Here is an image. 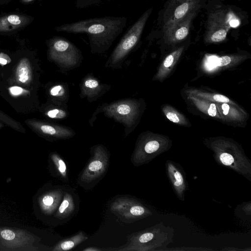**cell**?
Instances as JSON below:
<instances>
[{
	"mask_svg": "<svg viewBox=\"0 0 251 251\" xmlns=\"http://www.w3.org/2000/svg\"><path fill=\"white\" fill-rule=\"evenodd\" d=\"M54 168L58 176L64 182L69 180L66 164L62 158L57 153H53L51 155Z\"/></svg>",
	"mask_w": 251,
	"mask_h": 251,
	"instance_id": "ffe728a7",
	"label": "cell"
},
{
	"mask_svg": "<svg viewBox=\"0 0 251 251\" xmlns=\"http://www.w3.org/2000/svg\"><path fill=\"white\" fill-rule=\"evenodd\" d=\"M1 237L6 240H11L15 237V233L10 229H4L0 232Z\"/></svg>",
	"mask_w": 251,
	"mask_h": 251,
	"instance_id": "4316f807",
	"label": "cell"
},
{
	"mask_svg": "<svg viewBox=\"0 0 251 251\" xmlns=\"http://www.w3.org/2000/svg\"><path fill=\"white\" fill-rule=\"evenodd\" d=\"M12 0H0V5H5L9 3Z\"/></svg>",
	"mask_w": 251,
	"mask_h": 251,
	"instance_id": "d6a6232c",
	"label": "cell"
},
{
	"mask_svg": "<svg viewBox=\"0 0 251 251\" xmlns=\"http://www.w3.org/2000/svg\"><path fill=\"white\" fill-rule=\"evenodd\" d=\"M79 205L77 194L72 189L65 188L62 200L54 216L61 223H65L77 213Z\"/></svg>",
	"mask_w": 251,
	"mask_h": 251,
	"instance_id": "9a60e30c",
	"label": "cell"
},
{
	"mask_svg": "<svg viewBox=\"0 0 251 251\" xmlns=\"http://www.w3.org/2000/svg\"><path fill=\"white\" fill-rule=\"evenodd\" d=\"M88 238L87 235L84 232L79 231L71 237L61 241L56 245L53 250L55 251L71 250L87 240Z\"/></svg>",
	"mask_w": 251,
	"mask_h": 251,
	"instance_id": "d6986e66",
	"label": "cell"
},
{
	"mask_svg": "<svg viewBox=\"0 0 251 251\" xmlns=\"http://www.w3.org/2000/svg\"><path fill=\"white\" fill-rule=\"evenodd\" d=\"M10 94L14 97L25 96L29 94V91L18 86H13L8 88Z\"/></svg>",
	"mask_w": 251,
	"mask_h": 251,
	"instance_id": "603a6c76",
	"label": "cell"
},
{
	"mask_svg": "<svg viewBox=\"0 0 251 251\" xmlns=\"http://www.w3.org/2000/svg\"><path fill=\"white\" fill-rule=\"evenodd\" d=\"M209 149L215 162L242 176L251 181V161L239 146L228 142H214Z\"/></svg>",
	"mask_w": 251,
	"mask_h": 251,
	"instance_id": "3957f363",
	"label": "cell"
},
{
	"mask_svg": "<svg viewBox=\"0 0 251 251\" xmlns=\"http://www.w3.org/2000/svg\"><path fill=\"white\" fill-rule=\"evenodd\" d=\"M231 61V58L228 56H223L218 58L217 65L223 67L228 65Z\"/></svg>",
	"mask_w": 251,
	"mask_h": 251,
	"instance_id": "83f0119b",
	"label": "cell"
},
{
	"mask_svg": "<svg viewBox=\"0 0 251 251\" xmlns=\"http://www.w3.org/2000/svg\"><path fill=\"white\" fill-rule=\"evenodd\" d=\"M50 95L54 100L60 103H66L68 100V93L64 84H57L52 86L49 90Z\"/></svg>",
	"mask_w": 251,
	"mask_h": 251,
	"instance_id": "44dd1931",
	"label": "cell"
},
{
	"mask_svg": "<svg viewBox=\"0 0 251 251\" xmlns=\"http://www.w3.org/2000/svg\"><path fill=\"white\" fill-rule=\"evenodd\" d=\"M204 0H168L163 11V29L189 14L198 12Z\"/></svg>",
	"mask_w": 251,
	"mask_h": 251,
	"instance_id": "8fae6325",
	"label": "cell"
},
{
	"mask_svg": "<svg viewBox=\"0 0 251 251\" xmlns=\"http://www.w3.org/2000/svg\"><path fill=\"white\" fill-rule=\"evenodd\" d=\"M213 251V249H207V248H191V247H184V249L182 248H168V247L165 250V251Z\"/></svg>",
	"mask_w": 251,
	"mask_h": 251,
	"instance_id": "484cf974",
	"label": "cell"
},
{
	"mask_svg": "<svg viewBox=\"0 0 251 251\" xmlns=\"http://www.w3.org/2000/svg\"><path fill=\"white\" fill-rule=\"evenodd\" d=\"M107 250H109L108 249H100V248H98L97 247H89V248H87L84 250H83V251H107Z\"/></svg>",
	"mask_w": 251,
	"mask_h": 251,
	"instance_id": "1f68e13d",
	"label": "cell"
},
{
	"mask_svg": "<svg viewBox=\"0 0 251 251\" xmlns=\"http://www.w3.org/2000/svg\"><path fill=\"white\" fill-rule=\"evenodd\" d=\"M68 114L67 111L60 107H53L45 113L47 116L55 120L64 119L68 117Z\"/></svg>",
	"mask_w": 251,
	"mask_h": 251,
	"instance_id": "7402d4cb",
	"label": "cell"
},
{
	"mask_svg": "<svg viewBox=\"0 0 251 251\" xmlns=\"http://www.w3.org/2000/svg\"><path fill=\"white\" fill-rule=\"evenodd\" d=\"M242 22L239 12L230 7L220 6L209 14L206 23L205 39L210 42H220L226 37L228 31L238 26Z\"/></svg>",
	"mask_w": 251,
	"mask_h": 251,
	"instance_id": "277c9868",
	"label": "cell"
},
{
	"mask_svg": "<svg viewBox=\"0 0 251 251\" xmlns=\"http://www.w3.org/2000/svg\"><path fill=\"white\" fill-rule=\"evenodd\" d=\"M3 126V125L0 123V129Z\"/></svg>",
	"mask_w": 251,
	"mask_h": 251,
	"instance_id": "e575fe53",
	"label": "cell"
},
{
	"mask_svg": "<svg viewBox=\"0 0 251 251\" xmlns=\"http://www.w3.org/2000/svg\"><path fill=\"white\" fill-rule=\"evenodd\" d=\"M49 58L63 69L76 66L82 59L81 51L67 38L55 36L47 41Z\"/></svg>",
	"mask_w": 251,
	"mask_h": 251,
	"instance_id": "52a82bcc",
	"label": "cell"
},
{
	"mask_svg": "<svg viewBox=\"0 0 251 251\" xmlns=\"http://www.w3.org/2000/svg\"><path fill=\"white\" fill-rule=\"evenodd\" d=\"M34 0H20V1L23 4H27L32 2Z\"/></svg>",
	"mask_w": 251,
	"mask_h": 251,
	"instance_id": "836d02e7",
	"label": "cell"
},
{
	"mask_svg": "<svg viewBox=\"0 0 251 251\" xmlns=\"http://www.w3.org/2000/svg\"><path fill=\"white\" fill-rule=\"evenodd\" d=\"M165 167L167 177L175 194L180 201H184L189 185L183 167L178 163L170 159L167 160Z\"/></svg>",
	"mask_w": 251,
	"mask_h": 251,
	"instance_id": "7c38bea8",
	"label": "cell"
},
{
	"mask_svg": "<svg viewBox=\"0 0 251 251\" xmlns=\"http://www.w3.org/2000/svg\"><path fill=\"white\" fill-rule=\"evenodd\" d=\"M166 116L168 120L174 123L179 124L181 122L180 115L175 111H169L166 113Z\"/></svg>",
	"mask_w": 251,
	"mask_h": 251,
	"instance_id": "d4e9b609",
	"label": "cell"
},
{
	"mask_svg": "<svg viewBox=\"0 0 251 251\" xmlns=\"http://www.w3.org/2000/svg\"><path fill=\"white\" fill-rule=\"evenodd\" d=\"M102 0H76L75 7L78 9H83L97 4Z\"/></svg>",
	"mask_w": 251,
	"mask_h": 251,
	"instance_id": "cb8c5ba5",
	"label": "cell"
},
{
	"mask_svg": "<svg viewBox=\"0 0 251 251\" xmlns=\"http://www.w3.org/2000/svg\"><path fill=\"white\" fill-rule=\"evenodd\" d=\"M197 12L191 13L163 29L166 37L171 42H177L184 39L188 35L193 20Z\"/></svg>",
	"mask_w": 251,
	"mask_h": 251,
	"instance_id": "2e32d148",
	"label": "cell"
},
{
	"mask_svg": "<svg viewBox=\"0 0 251 251\" xmlns=\"http://www.w3.org/2000/svg\"><path fill=\"white\" fill-rule=\"evenodd\" d=\"M127 22L125 17L105 16L81 20L55 26L58 32L85 33L93 53H101L111 46L123 31Z\"/></svg>",
	"mask_w": 251,
	"mask_h": 251,
	"instance_id": "6da1fadb",
	"label": "cell"
},
{
	"mask_svg": "<svg viewBox=\"0 0 251 251\" xmlns=\"http://www.w3.org/2000/svg\"><path fill=\"white\" fill-rule=\"evenodd\" d=\"M31 16L21 13H10L0 15V35H9L21 30L33 21Z\"/></svg>",
	"mask_w": 251,
	"mask_h": 251,
	"instance_id": "5bb4252c",
	"label": "cell"
},
{
	"mask_svg": "<svg viewBox=\"0 0 251 251\" xmlns=\"http://www.w3.org/2000/svg\"><path fill=\"white\" fill-rule=\"evenodd\" d=\"M150 8L145 11L137 20L130 25L114 49L105 65L106 67L119 66L138 43L147 22L152 12Z\"/></svg>",
	"mask_w": 251,
	"mask_h": 251,
	"instance_id": "8992f818",
	"label": "cell"
},
{
	"mask_svg": "<svg viewBox=\"0 0 251 251\" xmlns=\"http://www.w3.org/2000/svg\"><path fill=\"white\" fill-rule=\"evenodd\" d=\"M208 114L211 117H215L217 114V108L215 103H211L208 109Z\"/></svg>",
	"mask_w": 251,
	"mask_h": 251,
	"instance_id": "f546056e",
	"label": "cell"
},
{
	"mask_svg": "<svg viewBox=\"0 0 251 251\" xmlns=\"http://www.w3.org/2000/svg\"><path fill=\"white\" fill-rule=\"evenodd\" d=\"M222 108L223 110V114L225 115H227L229 110V105L227 103H223L222 105Z\"/></svg>",
	"mask_w": 251,
	"mask_h": 251,
	"instance_id": "4dcf8cb0",
	"label": "cell"
},
{
	"mask_svg": "<svg viewBox=\"0 0 251 251\" xmlns=\"http://www.w3.org/2000/svg\"><path fill=\"white\" fill-rule=\"evenodd\" d=\"M109 89L108 85L100 84L94 77L87 76L81 84L80 96L86 97L91 102L97 100Z\"/></svg>",
	"mask_w": 251,
	"mask_h": 251,
	"instance_id": "e0dca14e",
	"label": "cell"
},
{
	"mask_svg": "<svg viewBox=\"0 0 251 251\" xmlns=\"http://www.w3.org/2000/svg\"><path fill=\"white\" fill-rule=\"evenodd\" d=\"M90 155L77 179V184L87 190L93 188L103 178L109 164V152L102 145L92 147Z\"/></svg>",
	"mask_w": 251,
	"mask_h": 251,
	"instance_id": "5b68a950",
	"label": "cell"
},
{
	"mask_svg": "<svg viewBox=\"0 0 251 251\" xmlns=\"http://www.w3.org/2000/svg\"><path fill=\"white\" fill-rule=\"evenodd\" d=\"M16 82L21 85L27 86L32 79V71L28 59L22 58L19 61L15 71Z\"/></svg>",
	"mask_w": 251,
	"mask_h": 251,
	"instance_id": "ac0fdd59",
	"label": "cell"
},
{
	"mask_svg": "<svg viewBox=\"0 0 251 251\" xmlns=\"http://www.w3.org/2000/svg\"><path fill=\"white\" fill-rule=\"evenodd\" d=\"M170 142L166 138L143 135L137 140L130 161L136 167L151 162L154 158L168 151Z\"/></svg>",
	"mask_w": 251,
	"mask_h": 251,
	"instance_id": "9c48e42d",
	"label": "cell"
},
{
	"mask_svg": "<svg viewBox=\"0 0 251 251\" xmlns=\"http://www.w3.org/2000/svg\"><path fill=\"white\" fill-rule=\"evenodd\" d=\"M11 62V59L10 56L3 52H0V65H5Z\"/></svg>",
	"mask_w": 251,
	"mask_h": 251,
	"instance_id": "f1b7e54d",
	"label": "cell"
},
{
	"mask_svg": "<svg viewBox=\"0 0 251 251\" xmlns=\"http://www.w3.org/2000/svg\"><path fill=\"white\" fill-rule=\"evenodd\" d=\"M174 228L163 222L130 235L128 244L116 251H164L172 243Z\"/></svg>",
	"mask_w": 251,
	"mask_h": 251,
	"instance_id": "7a4b0ae2",
	"label": "cell"
},
{
	"mask_svg": "<svg viewBox=\"0 0 251 251\" xmlns=\"http://www.w3.org/2000/svg\"><path fill=\"white\" fill-rule=\"evenodd\" d=\"M25 123L35 131L53 139H67L74 137L75 134L68 127L37 120H27Z\"/></svg>",
	"mask_w": 251,
	"mask_h": 251,
	"instance_id": "4fadbf2b",
	"label": "cell"
},
{
	"mask_svg": "<svg viewBox=\"0 0 251 251\" xmlns=\"http://www.w3.org/2000/svg\"><path fill=\"white\" fill-rule=\"evenodd\" d=\"M136 105L134 100H120L107 105H102L98 108L96 113L102 112L106 116L122 124L125 127V132L127 135L131 132L138 116Z\"/></svg>",
	"mask_w": 251,
	"mask_h": 251,
	"instance_id": "30bf717a",
	"label": "cell"
},
{
	"mask_svg": "<svg viewBox=\"0 0 251 251\" xmlns=\"http://www.w3.org/2000/svg\"><path fill=\"white\" fill-rule=\"evenodd\" d=\"M109 209L122 222L130 224L153 214L152 211L137 199L129 196L114 197L109 204Z\"/></svg>",
	"mask_w": 251,
	"mask_h": 251,
	"instance_id": "ba28073f",
	"label": "cell"
}]
</instances>
